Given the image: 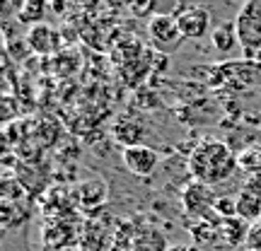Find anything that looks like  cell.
I'll return each mask as SVG.
<instances>
[{
  "instance_id": "1",
  "label": "cell",
  "mask_w": 261,
  "mask_h": 251,
  "mask_svg": "<svg viewBox=\"0 0 261 251\" xmlns=\"http://www.w3.org/2000/svg\"><path fill=\"white\" fill-rule=\"evenodd\" d=\"M187 164L194 181H201L205 186L223 184L232 177L234 169H240L237 167V155L223 140H201L191 150Z\"/></svg>"
},
{
  "instance_id": "2",
  "label": "cell",
  "mask_w": 261,
  "mask_h": 251,
  "mask_svg": "<svg viewBox=\"0 0 261 251\" xmlns=\"http://www.w3.org/2000/svg\"><path fill=\"white\" fill-rule=\"evenodd\" d=\"M234 32H237V44L242 46L244 56H254L261 48V0L244 3L234 17Z\"/></svg>"
},
{
  "instance_id": "3",
  "label": "cell",
  "mask_w": 261,
  "mask_h": 251,
  "mask_svg": "<svg viewBox=\"0 0 261 251\" xmlns=\"http://www.w3.org/2000/svg\"><path fill=\"white\" fill-rule=\"evenodd\" d=\"M148 39L152 48L160 53H174L181 46V32H179L177 17L174 15H150L148 17Z\"/></svg>"
},
{
  "instance_id": "4",
  "label": "cell",
  "mask_w": 261,
  "mask_h": 251,
  "mask_svg": "<svg viewBox=\"0 0 261 251\" xmlns=\"http://www.w3.org/2000/svg\"><path fill=\"white\" fill-rule=\"evenodd\" d=\"M215 203H218V196L213 193V188L201 184V181H191L181 191V205H184V210L189 215H194L198 222L205 220V215L213 210Z\"/></svg>"
},
{
  "instance_id": "5",
  "label": "cell",
  "mask_w": 261,
  "mask_h": 251,
  "mask_svg": "<svg viewBox=\"0 0 261 251\" xmlns=\"http://www.w3.org/2000/svg\"><path fill=\"white\" fill-rule=\"evenodd\" d=\"M121 159H123V167L128 169L133 177L145 179L158 169L160 155L152 148H148V145H133V148H123Z\"/></svg>"
},
{
  "instance_id": "6",
  "label": "cell",
  "mask_w": 261,
  "mask_h": 251,
  "mask_svg": "<svg viewBox=\"0 0 261 251\" xmlns=\"http://www.w3.org/2000/svg\"><path fill=\"white\" fill-rule=\"evenodd\" d=\"M179 24V32L184 39H201L208 34V27H211V15L205 8H198V5H191V8H181L174 15Z\"/></svg>"
},
{
  "instance_id": "7",
  "label": "cell",
  "mask_w": 261,
  "mask_h": 251,
  "mask_svg": "<svg viewBox=\"0 0 261 251\" xmlns=\"http://www.w3.org/2000/svg\"><path fill=\"white\" fill-rule=\"evenodd\" d=\"M56 32L48 27L46 22H39V24H32L27 32V46L34 51V53H41L46 56L56 48Z\"/></svg>"
},
{
  "instance_id": "8",
  "label": "cell",
  "mask_w": 261,
  "mask_h": 251,
  "mask_svg": "<svg viewBox=\"0 0 261 251\" xmlns=\"http://www.w3.org/2000/svg\"><path fill=\"white\" fill-rule=\"evenodd\" d=\"M234 205H237V217H242L244 222L256 225L261 220V196L249 191V188H242L237 198H234Z\"/></svg>"
},
{
  "instance_id": "9",
  "label": "cell",
  "mask_w": 261,
  "mask_h": 251,
  "mask_svg": "<svg viewBox=\"0 0 261 251\" xmlns=\"http://www.w3.org/2000/svg\"><path fill=\"white\" fill-rule=\"evenodd\" d=\"M114 138L121 143L123 148H133V145H140V138H143V126H140L136 119L130 116H119L116 123H114Z\"/></svg>"
},
{
  "instance_id": "10",
  "label": "cell",
  "mask_w": 261,
  "mask_h": 251,
  "mask_svg": "<svg viewBox=\"0 0 261 251\" xmlns=\"http://www.w3.org/2000/svg\"><path fill=\"white\" fill-rule=\"evenodd\" d=\"M249 230H252V225L244 222L242 217L234 215V217L223 220V225H220V237H223L227 244H240L249 237Z\"/></svg>"
},
{
  "instance_id": "11",
  "label": "cell",
  "mask_w": 261,
  "mask_h": 251,
  "mask_svg": "<svg viewBox=\"0 0 261 251\" xmlns=\"http://www.w3.org/2000/svg\"><path fill=\"white\" fill-rule=\"evenodd\" d=\"M237 167L247 172L249 177H259L261 174V145L256 148H247L237 155Z\"/></svg>"
},
{
  "instance_id": "12",
  "label": "cell",
  "mask_w": 261,
  "mask_h": 251,
  "mask_svg": "<svg viewBox=\"0 0 261 251\" xmlns=\"http://www.w3.org/2000/svg\"><path fill=\"white\" fill-rule=\"evenodd\" d=\"M213 46L220 51V53H227V51H232V46L237 44V32H234V24H220V27L213 32Z\"/></svg>"
},
{
  "instance_id": "13",
  "label": "cell",
  "mask_w": 261,
  "mask_h": 251,
  "mask_svg": "<svg viewBox=\"0 0 261 251\" xmlns=\"http://www.w3.org/2000/svg\"><path fill=\"white\" fill-rule=\"evenodd\" d=\"M80 188L90 191V193H83V196H80L83 205H99L104 201V196H107V186H104L102 181H87V184H83Z\"/></svg>"
},
{
  "instance_id": "14",
  "label": "cell",
  "mask_w": 261,
  "mask_h": 251,
  "mask_svg": "<svg viewBox=\"0 0 261 251\" xmlns=\"http://www.w3.org/2000/svg\"><path fill=\"white\" fill-rule=\"evenodd\" d=\"M44 10H46L44 3L29 0V3H24V5L19 8V19H22V22H34V24H39V19H41V15H44Z\"/></svg>"
},
{
  "instance_id": "15",
  "label": "cell",
  "mask_w": 261,
  "mask_h": 251,
  "mask_svg": "<svg viewBox=\"0 0 261 251\" xmlns=\"http://www.w3.org/2000/svg\"><path fill=\"white\" fill-rule=\"evenodd\" d=\"M184 251H203V246H198V244H189V246H184Z\"/></svg>"
},
{
  "instance_id": "16",
  "label": "cell",
  "mask_w": 261,
  "mask_h": 251,
  "mask_svg": "<svg viewBox=\"0 0 261 251\" xmlns=\"http://www.w3.org/2000/svg\"><path fill=\"white\" fill-rule=\"evenodd\" d=\"M136 12H150L152 10V5H138V8H133Z\"/></svg>"
},
{
  "instance_id": "17",
  "label": "cell",
  "mask_w": 261,
  "mask_h": 251,
  "mask_svg": "<svg viewBox=\"0 0 261 251\" xmlns=\"http://www.w3.org/2000/svg\"><path fill=\"white\" fill-rule=\"evenodd\" d=\"M167 251H184V246H174V249H167Z\"/></svg>"
}]
</instances>
